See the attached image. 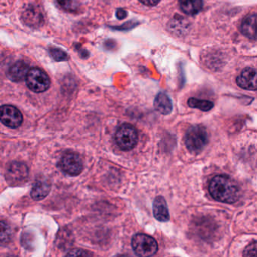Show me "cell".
Returning <instances> with one entry per match:
<instances>
[{
	"instance_id": "19",
	"label": "cell",
	"mask_w": 257,
	"mask_h": 257,
	"mask_svg": "<svg viewBox=\"0 0 257 257\" xmlns=\"http://www.w3.org/2000/svg\"><path fill=\"white\" fill-rule=\"evenodd\" d=\"M49 52L52 58L56 61H66L68 60V54L60 48H50Z\"/></svg>"
},
{
	"instance_id": "25",
	"label": "cell",
	"mask_w": 257,
	"mask_h": 257,
	"mask_svg": "<svg viewBox=\"0 0 257 257\" xmlns=\"http://www.w3.org/2000/svg\"><path fill=\"white\" fill-rule=\"evenodd\" d=\"M118 257H131V256H125V255H122V256H118Z\"/></svg>"
},
{
	"instance_id": "15",
	"label": "cell",
	"mask_w": 257,
	"mask_h": 257,
	"mask_svg": "<svg viewBox=\"0 0 257 257\" xmlns=\"http://www.w3.org/2000/svg\"><path fill=\"white\" fill-rule=\"evenodd\" d=\"M256 15H249L243 21L241 24V31L243 34L250 39L256 40Z\"/></svg>"
},
{
	"instance_id": "1",
	"label": "cell",
	"mask_w": 257,
	"mask_h": 257,
	"mask_svg": "<svg viewBox=\"0 0 257 257\" xmlns=\"http://www.w3.org/2000/svg\"><path fill=\"white\" fill-rule=\"evenodd\" d=\"M208 189L211 196L218 202L232 204L239 199V186L229 175H216L210 181Z\"/></svg>"
},
{
	"instance_id": "7",
	"label": "cell",
	"mask_w": 257,
	"mask_h": 257,
	"mask_svg": "<svg viewBox=\"0 0 257 257\" xmlns=\"http://www.w3.org/2000/svg\"><path fill=\"white\" fill-rule=\"evenodd\" d=\"M58 166L63 173L70 176L80 175L84 168L82 160L75 153H66L63 154L59 161Z\"/></svg>"
},
{
	"instance_id": "2",
	"label": "cell",
	"mask_w": 257,
	"mask_h": 257,
	"mask_svg": "<svg viewBox=\"0 0 257 257\" xmlns=\"http://www.w3.org/2000/svg\"><path fill=\"white\" fill-rule=\"evenodd\" d=\"M208 143V133L201 125L192 126L185 135V145L188 151L193 154H199Z\"/></svg>"
},
{
	"instance_id": "12",
	"label": "cell",
	"mask_w": 257,
	"mask_h": 257,
	"mask_svg": "<svg viewBox=\"0 0 257 257\" xmlns=\"http://www.w3.org/2000/svg\"><path fill=\"white\" fill-rule=\"evenodd\" d=\"M51 190V184L45 179H39L35 181L32 188V199L35 201H40L45 199Z\"/></svg>"
},
{
	"instance_id": "20",
	"label": "cell",
	"mask_w": 257,
	"mask_h": 257,
	"mask_svg": "<svg viewBox=\"0 0 257 257\" xmlns=\"http://www.w3.org/2000/svg\"><path fill=\"white\" fill-rule=\"evenodd\" d=\"M60 6L69 12H74L78 9L79 3L78 0H57Z\"/></svg>"
},
{
	"instance_id": "24",
	"label": "cell",
	"mask_w": 257,
	"mask_h": 257,
	"mask_svg": "<svg viewBox=\"0 0 257 257\" xmlns=\"http://www.w3.org/2000/svg\"><path fill=\"white\" fill-rule=\"evenodd\" d=\"M127 16V12L126 11L123 10V9H118L117 12H116V17H117L119 19H123L124 18Z\"/></svg>"
},
{
	"instance_id": "8",
	"label": "cell",
	"mask_w": 257,
	"mask_h": 257,
	"mask_svg": "<svg viewBox=\"0 0 257 257\" xmlns=\"http://www.w3.org/2000/svg\"><path fill=\"white\" fill-rule=\"evenodd\" d=\"M0 121L7 127H20L23 123L22 114L15 106L9 105H2L0 107Z\"/></svg>"
},
{
	"instance_id": "13",
	"label": "cell",
	"mask_w": 257,
	"mask_h": 257,
	"mask_svg": "<svg viewBox=\"0 0 257 257\" xmlns=\"http://www.w3.org/2000/svg\"><path fill=\"white\" fill-rule=\"evenodd\" d=\"M23 18L24 22L30 27H38L42 24L43 21V16L42 12L34 6H30L24 12Z\"/></svg>"
},
{
	"instance_id": "23",
	"label": "cell",
	"mask_w": 257,
	"mask_h": 257,
	"mask_svg": "<svg viewBox=\"0 0 257 257\" xmlns=\"http://www.w3.org/2000/svg\"><path fill=\"white\" fill-rule=\"evenodd\" d=\"M140 1L146 6H154L158 4L161 0H140Z\"/></svg>"
},
{
	"instance_id": "5",
	"label": "cell",
	"mask_w": 257,
	"mask_h": 257,
	"mask_svg": "<svg viewBox=\"0 0 257 257\" xmlns=\"http://www.w3.org/2000/svg\"><path fill=\"white\" fill-rule=\"evenodd\" d=\"M116 144L121 150L131 151L138 142V133L132 125L123 124L118 128L115 136Z\"/></svg>"
},
{
	"instance_id": "21",
	"label": "cell",
	"mask_w": 257,
	"mask_h": 257,
	"mask_svg": "<svg viewBox=\"0 0 257 257\" xmlns=\"http://www.w3.org/2000/svg\"><path fill=\"white\" fill-rule=\"evenodd\" d=\"M66 257H92V253L83 249L75 248L71 250Z\"/></svg>"
},
{
	"instance_id": "6",
	"label": "cell",
	"mask_w": 257,
	"mask_h": 257,
	"mask_svg": "<svg viewBox=\"0 0 257 257\" xmlns=\"http://www.w3.org/2000/svg\"><path fill=\"white\" fill-rule=\"evenodd\" d=\"M6 180L11 186H20L27 182L29 170L27 165L21 162H12L8 166L6 172Z\"/></svg>"
},
{
	"instance_id": "17",
	"label": "cell",
	"mask_w": 257,
	"mask_h": 257,
	"mask_svg": "<svg viewBox=\"0 0 257 257\" xmlns=\"http://www.w3.org/2000/svg\"><path fill=\"white\" fill-rule=\"evenodd\" d=\"M188 105L190 108H197L205 112L211 111L214 106V103L211 101L202 100L196 98H190L188 100Z\"/></svg>"
},
{
	"instance_id": "11",
	"label": "cell",
	"mask_w": 257,
	"mask_h": 257,
	"mask_svg": "<svg viewBox=\"0 0 257 257\" xmlns=\"http://www.w3.org/2000/svg\"><path fill=\"white\" fill-rule=\"evenodd\" d=\"M153 214L155 218L158 221L167 222L170 220L167 202L163 196H158L154 200Z\"/></svg>"
},
{
	"instance_id": "18",
	"label": "cell",
	"mask_w": 257,
	"mask_h": 257,
	"mask_svg": "<svg viewBox=\"0 0 257 257\" xmlns=\"http://www.w3.org/2000/svg\"><path fill=\"white\" fill-rule=\"evenodd\" d=\"M12 231L10 226L4 221H0V244H7L12 239Z\"/></svg>"
},
{
	"instance_id": "26",
	"label": "cell",
	"mask_w": 257,
	"mask_h": 257,
	"mask_svg": "<svg viewBox=\"0 0 257 257\" xmlns=\"http://www.w3.org/2000/svg\"><path fill=\"white\" fill-rule=\"evenodd\" d=\"M7 257H17V256H7Z\"/></svg>"
},
{
	"instance_id": "22",
	"label": "cell",
	"mask_w": 257,
	"mask_h": 257,
	"mask_svg": "<svg viewBox=\"0 0 257 257\" xmlns=\"http://www.w3.org/2000/svg\"><path fill=\"white\" fill-rule=\"evenodd\" d=\"M243 257H256V241H253L244 250Z\"/></svg>"
},
{
	"instance_id": "16",
	"label": "cell",
	"mask_w": 257,
	"mask_h": 257,
	"mask_svg": "<svg viewBox=\"0 0 257 257\" xmlns=\"http://www.w3.org/2000/svg\"><path fill=\"white\" fill-rule=\"evenodd\" d=\"M181 10L189 15H197L203 8L202 0H179Z\"/></svg>"
},
{
	"instance_id": "10",
	"label": "cell",
	"mask_w": 257,
	"mask_h": 257,
	"mask_svg": "<svg viewBox=\"0 0 257 257\" xmlns=\"http://www.w3.org/2000/svg\"><path fill=\"white\" fill-rule=\"evenodd\" d=\"M29 70V65L27 63L18 61L9 68L7 76L14 82H20L25 79Z\"/></svg>"
},
{
	"instance_id": "14",
	"label": "cell",
	"mask_w": 257,
	"mask_h": 257,
	"mask_svg": "<svg viewBox=\"0 0 257 257\" xmlns=\"http://www.w3.org/2000/svg\"><path fill=\"white\" fill-rule=\"evenodd\" d=\"M155 110L163 115H168L173 109L172 100L166 93H159L154 100Z\"/></svg>"
},
{
	"instance_id": "4",
	"label": "cell",
	"mask_w": 257,
	"mask_h": 257,
	"mask_svg": "<svg viewBox=\"0 0 257 257\" xmlns=\"http://www.w3.org/2000/svg\"><path fill=\"white\" fill-rule=\"evenodd\" d=\"M25 79L28 88L36 93L46 91L51 85L49 77L39 68L30 69L27 72Z\"/></svg>"
},
{
	"instance_id": "9",
	"label": "cell",
	"mask_w": 257,
	"mask_h": 257,
	"mask_svg": "<svg viewBox=\"0 0 257 257\" xmlns=\"http://www.w3.org/2000/svg\"><path fill=\"white\" fill-rule=\"evenodd\" d=\"M256 70L253 68H246L237 78V84L247 90H256Z\"/></svg>"
},
{
	"instance_id": "3",
	"label": "cell",
	"mask_w": 257,
	"mask_h": 257,
	"mask_svg": "<svg viewBox=\"0 0 257 257\" xmlns=\"http://www.w3.org/2000/svg\"><path fill=\"white\" fill-rule=\"evenodd\" d=\"M133 250L138 257H152L158 250V243L152 237L146 234H137L131 241Z\"/></svg>"
}]
</instances>
